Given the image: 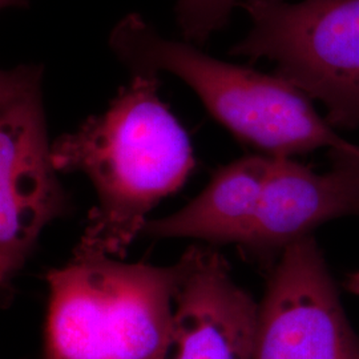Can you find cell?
<instances>
[{
    "mask_svg": "<svg viewBox=\"0 0 359 359\" xmlns=\"http://www.w3.org/2000/svg\"><path fill=\"white\" fill-rule=\"evenodd\" d=\"M43 359H163L177 265L129 264L76 246L47 274Z\"/></svg>",
    "mask_w": 359,
    "mask_h": 359,
    "instance_id": "cell-3",
    "label": "cell"
},
{
    "mask_svg": "<svg viewBox=\"0 0 359 359\" xmlns=\"http://www.w3.org/2000/svg\"><path fill=\"white\" fill-rule=\"evenodd\" d=\"M40 87L0 111V277L22 269L41 231L63 215Z\"/></svg>",
    "mask_w": 359,
    "mask_h": 359,
    "instance_id": "cell-6",
    "label": "cell"
},
{
    "mask_svg": "<svg viewBox=\"0 0 359 359\" xmlns=\"http://www.w3.org/2000/svg\"><path fill=\"white\" fill-rule=\"evenodd\" d=\"M172 330L163 359H253L258 304L221 253L192 245L180 257Z\"/></svg>",
    "mask_w": 359,
    "mask_h": 359,
    "instance_id": "cell-7",
    "label": "cell"
},
{
    "mask_svg": "<svg viewBox=\"0 0 359 359\" xmlns=\"http://www.w3.org/2000/svg\"><path fill=\"white\" fill-rule=\"evenodd\" d=\"M109 46L135 75L179 77L224 128L262 154L293 157L322 148L339 151L350 144L310 97L277 74L228 63L187 40L165 38L137 13L116 25Z\"/></svg>",
    "mask_w": 359,
    "mask_h": 359,
    "instance_id": "cell-2",
    "label": "cell"
},
{
    "mask_svg": "<svg viewBox=\"0 0 359 359\" xmlns=\"http://www.w3.org/2000/svg\"><path fill=\"white\" fill-rule=\"evenodd\" d=\"M330 154L339 156V157H344L346 160H350V161H354V163L359 164V145H355V144H350L347 148L341 149V151H332Z\"/></svg>",
    "mask_w": 359,
    "mask_h": 359,
    "instance_id": "cell-12",
    "label": "cell"
},
{
    "mask_svg": "<svg viewBox=\"0 0 359 359\" xmlns=\"http://www.w3.org/2000/svg\"><path fill=\"white\" fill-rule=\"evenodd\" d=\"M253 359H359V335L313 236L289 245L271 270Z\"/></svg>",
    "mask_w": 359,
    "mask_h": 359,
    "instance_id": "cell-5",
    "label": "cell"
},
{
    "mask_svg": "<svg viewBox=\"0 0 359 359\" xmlns=\"http://www.w3.org/2000/svg\"><path fill=\"white\" fill-rule=\"evenodd\" d=\"M332 160V170L317 173L293 157L271 156L256 218L241 246L261 258L278 257L325 222L359 215V164Z\"/></svg>",
    "mask_w": 359,
    "mask_h": 359,
    "instance_id": "cell-8",
    "label": "cell"
},
{
    "mask_svg": "<svg viewBox=\"0 0 359 359\" xmlns=\"http://www.w3.org/2000/svg\"><path fill=\"white\" fill-rule=\"evenodd\" d=\"M238 0H177L181 32L192 44L204 43L225 26Z\"/></svg>",
    "mask_w": 359,
    "mask_h": 359,
    "instance_id": "cell-10",
    "label": "cell"
},
{
    "mask_svg": "<svg viewBox=\"0 0 359 359\" xmlns=\"http://www.w3.org/2000/svg\"><path fill=\"white\" fill-rule=\"evenodd\" d=\"M27 0H0V11L10 8V7H19L23 6Z\"/></svg>",
    "mask_w": 359,
    "mask_h": 359,
    "instance_id": "cell-14",
    "label": "cell"
},
{
    "mask_svg": "<svg viewBox=\"0 0 359 359\" xmlns=\"http://www.w3.org/2000/svg\"><path fill=\"white\" fill-rule=\"evenodd\" d=\"M41 84L38 65H19L13 69L0 68V111Z\"/></svg>",
    "mask_w": 359,
    "mask_h": 359,
    "instance_id": "cell-11",
    "label": "cell"
},
{
    "mask_svg": "<svg viewBox=\"0 0 359 359\" xmlns=\"http://www.w3.org/2000/svg\"><path fill=\"white\" fill-rule=\"evenodd\" d=\"M250 29L231 55L268 59L323 105L335 128H359V0H244Z\"/></svg>",
    "mask_w": 359,
    "mask_h": 359,
    "instance_id": "cell-4",
    "label": "cell"
},
{
    "mask_svg": "<svg viewBox=\"0 0 359 359\" xmlns=\"http://www.w3.org/2000/svg\"><path fill=\"white\" fill-rule=\"evenodd\" d=\"M345 287L348 293L359 295V271H355L347 277Z\"/></svg>",
    "mask_w": 359,
    "mask_h": 359,
    "instance_id": "cell-13",
    "label": "cell"
},
{
    "mask_svg": "<svg viewBox=\"0 0 359 359\" xmlns=\"http://www.w3.org/2000/svg\"><path fill=\"white\" fill-rule=\"evenodd\" d=\"M158 84L157 75H133L103 114L52 142L55 169L84 173L97 197L79 248L123 259L151 210L194 169L189 135Z\"/></svg>",
    "mask_w": 359,
    "mask_h": 359,
    "instance_id": "cell-1",
    "label": "cell"
},
{
    "mask_svg": "<svg viewBox=\"0 0 359 359\" xmlns=\"http://www.w3.org/2000/svg\"><path fill=\"white\" fill-rule=\"evenodd\" d=\"M270 157L249 154L219 168L188 205L165 217L148 219L142 234L241 246L256 218Z\"/></svg>",
    "mask_w": 359,
    "mask_h": 359,
    "instance_id": "cell-9",
    "label": "cell"
}]
</instances>
